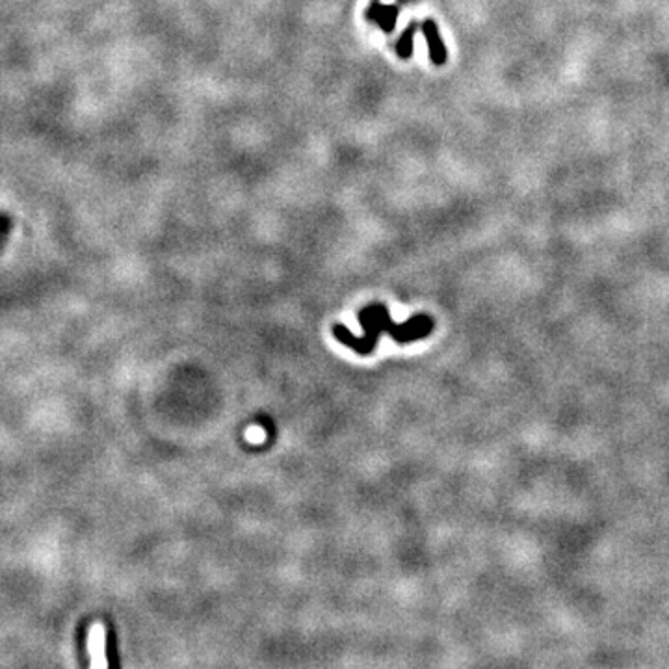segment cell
<instances>
[{
    "label": "cell",
    "mask_w": 669,
    "mask_h": 669,
    "mask_svg": "<svg viewBox=\"0 0 669 669\" xmlns=\"http://www.w3.org/2000/svg\"><path fill=\"white\" fill-rule=\"evenodd\" d=\"M359 322H361V326L367 331L365 337H355L348 331L346 326H338L337 324L333 327V333H335L338 342L348 346L359 355L372 354L381 331L390 333V337L394 338L398 344H408L409 340L426 337L433 329V320H430L428 316H417V318H411V320L401 324V326H396L394 322L390 320L389 309H385L383 305H372V307L363 309L359 313Z\"/></svg>",
    "instance_id": "6da1fadb"
},
{
    "label": "cell",
    "mask_w": 669,
    "mask_h": 669,
    "mask_svg": "<svg viewBox=\"0 0 669 669\" xmlns=\"http://www.w3.org/2000/svg\"><path fill=\"white\" fill-rule=\"evenodd\" d=\"M422 28H424V37L426 43H428V51H430V60L435 65H442L449 58V53H446V47L442 45L437 24L431 19H428L422 24Z\"/></svg>",
    "instance_id": "7a4b0ae2"
},
{
    "label": "cell",
    "mask_w": 669,
    "mask_h": 669,
    "mask_svg": "<svg viewBox=\"0 0 669 669\" xmlns=\"http://www.w3.org/2000/svg\"><path fill=\"white\" fill-rule=\"evenodd\" d=\"M396 17H398V8L379 6V4H374V8L370 10V15H368V19H374L387 34H390L392 28H394Z\"/></svg>",
    "instance_id": "3957f363"
},
{
    "label": "cell",
    "mask_w": 669,
    "mask_h": 669,
    "mask_svg": "<svg viewBox=\"0 0 669 669\" xmlns=\"http://www.w3.org/2000/svg\"><path fill=\"white\" fill-rule=\"evenodd\" d=\"M415 23H411L408 26V30L401 34V37L398 40V45H396V53L401 58H409L413 54V35H415Z\"/></svg>",
    "instance_id": "277c9868"
}]
</instances>
